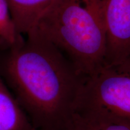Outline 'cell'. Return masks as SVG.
<instances>
[{
	"mask_svg": "<svg viewBox=\"0 0 130 130\" xmlns=\"http://www.w3.org/2000/svg\"><path fill=\"white\" fill-rule=\"evenodd\" d=\"M25 39L18 31L7 0H0V47L6 51L23 43Z\"/></svg>",
	"mask_w": 130,
	"mask_h": 130,
	"instance_id": "52a82bcc",
	"label": "cell"
},
{
	"mask_svg": "<svg viewBox=\"0 0 130 130\" xmlns=\"http://www.w3.org/2000/svg\"><path fill=\"white\" fill-rule=\"evenodd\" d=\"M27 37L7 51L4 77L36 130H67L84 76L54 45Z\"/></svg>",
	"mask_w": 130,
	"mask_h": 130,
	"instance_id": "6da1fadb",
	"label": "cell"
},
{
	"mask_svg": "<svg viewBox=\"0 0 130 130\" xmlns=\"http://www.w3.org/2000/svg\"><path fill=\"white\" fill-rule=\"evenodd\" d=\"M101 1L106 34L105 63L113 64L130 56V0Z\"/></svg>",
	"mask_w": 130,
	"mask_h": 130,
	"instance_id": "277c9868",
	"label": "cell"
},
{
	"mask_svg": "<svg viewBox=\"0 0 130 130\" xmlns=\"http://www.w3.org/2000/svg\"><path fill=\"white\" fill-rule=\"evenodd\" d=\"M18 31L27 35L54 0H7Z\"/></svg>",
	"mask_w": 130,
	"mask_h": 130,
	"instance_id": "8992f818",
	"label": "cell"
},
{
	"mask_svg": "<svg viewBox=\"0 0 130 130\" xmlns=\"http://www.w3.org/2000/svg\"><path fill=\"white\" fill-rule=\"evenodd\" d=\"M0 130H36L1 77Z\"/></svg>",
	"mask_w": 130,
	"mask_h": 130,
	"instance_id": "5b68a950",
	"label": "cell"
},
{
	"mask_svg": "<svg viewBox=\"0 0 130 130\" xmlns=\"http://www.w3.org/2000/svg\"><path fill=\"white\" fill-rule=\"evenodd\" d=\"M28 35L54 45L84 77L105 63L101 0H54Z\"/></svg>",
	"mask_w": 130,
	"mask_h": 130,
	"instance_id": "7a4b0ae2",
	"label": "cell"
},
{
	"mask_svg": "<svg viewBox=\"0 0 130 130\" xmlns=\"http://www.w3.org/2000/svg\"><path fill=\"white\" fill-rule=\"evenodd\" d=\"M74 115L130 124V56L116 63H105L84 77Z\"/></svg>",
	"mask_w": 130,
	"mask_h": 130,
	"instance_id": "3957f363",
	"label": "cell"
},
{
	"mask_svg": "<svg viewBox=\"0 0 130 130\" xmlns=\"http://www.w3.org/2000/svg\"><path fill=\"white\" fill-rule=\"evenodd\" d=\"M67 130H130V124L89 119L74 115Z\"/></svg>",
	"mask_w": 130,
	"mask_h": 130,
	"instance_id": "ba28073f",
	"label": "cell"
}]
</instances>
